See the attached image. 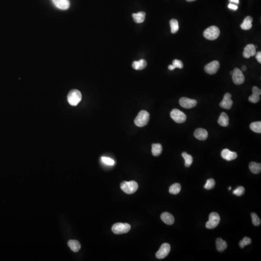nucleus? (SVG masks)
Segmentation results:
<instances>
[{
  "label": "nucleus",
  "mask_w": 261,
  "mask_h": 261,
  "mask_svg": "<svg viewBox=\"0 0 261 261\" xmlns=\"http://www.w3.org/2000/svg\"><path fill=\"white\" fill-rule=\"evenodd\" d=\"M56 7L60 9L66 10L69 8L70 3L69 0H52Z\"/></svg>",
  "instance_id": "dca6fc26"
},
{
  "label": "nucleus",
  "mask_w": 261,
  "mask_h": 261,
  "mask_svg": "<svg viewBox=\"0 0 261 261\" xmlns=\"http://www.w3.org/2000/svg\"><path fill=\"white\" fill-rule=\"evenodd\" d=\"M194 135L198 140H205L208 137V133L206 130L203 128L197 129L194 133Z\"/></svg>",
  "instance_id": "f3484780"
},
{
  "label": "nucleus",
  "mask_w": 261,
  "mask_h": 261,
  "mask_svg": "<svg viewBox=\"0 0 261 261\" xmlns=\"http://www.w3.org/2000/svg\"><path fill=\"white\" fill-rule=\"evenodd\" d=\"M163 151L162 145L159 143L153 144L152 145V153L154 156H159L161 155Z\"/></svg>",
  "instance_id": "a878e982"
},
{
  "label": "nucleus",
  "mask_w": 261,
  "mask_h": 261,
  "mask_svg": "<svg viewBox=\"0 0 261 261\" xmlns=\"http://www.w3.org/2000/svg\"><path fill=\"white\" fill-rule=\"evenodd\" d=\"M147 63L144 59H141L139 61H134L132 64V67L135 70H141L147 66Z\"/></svg>",
  "instance_id": "4be33fe9"
},
{
  "label": "nucleus",
  "mask_w": 261,
  "mask_h": 261,
  "mask_svg": "<svg viewBox=\"0 0 261 261\" xmlns=\"http://www.w3.org/2000/svg\"><path fill=\"white\" fill-rule=\"evenodd\" d=\"M219 66V62L217 61H214L206 65L204 67V70L209 75H214L218 72Z\"/></svg>",
  "instance_id": "9d476101"
},
{
  "label": "nucleus",
  "mask_w": 261,
  "mask_h": 261,
  "mask_svg": "<svg viewBox=\"0 0 261 261\" xmlns=\"http://www.w3.org/2000/svg\"><path fill=\"white\" fill-rule=\"evenodd\" d=\"M252 241L251 238L248 237H244L241 241L239 242V245L241 248H243L247 245H250L251 244Z\"/></svg>",
  "instance_id": "2f4dec72"
},
{
  "label": "nucleus",
  "mask_w": 261,
  "mask_h": 261,
  "mask_svg": "<svg viewBox=\"0 0 261 261\" xmlns=\"http://www.w3.org/2000/svg\"><path fill=\"white\" fill-rule=\"evenodd\" d=\"M250 129L255 133H261V121H256V122H253V123H252L250 124Z\"/></svg>",
  "instance_id": "c85d7f7f"
},
{
  "label": "nucleus",
  "mask_w": 261,
  "mask_h": 261,
  "mask_svg": "<svg viewBox=\"0 0 261 261\" xmlns=\"http://www.w3.org/2000/svg\"><path fill=\"white\" fill-rule=\"evenodd\" d=\"M216 249L219 252H222L226 249L227 244L226 242L221 238H218L216 240Z\"/></svg>",
  "instance_id": "412c9836"
},
{
  "label": "nucleus",
  "mask_w": 261,
  "mask_h": 261,
  "mask_svg": "<svg viewBox=\"0 0 261 261\" xmlns=\"http://www.w3.org/2000/svg\"><path fill=\"white\" fill-rule=\"evenodd\" d=\"M229 117L228 116L227 114L225 113L224 112H222L219 116L218 123L221 126H223V127H227L229 125Z\"/></svg>",
  "instance_id": "6ab92c4d"
},
{
  "label": "nucleus",
  "mask_w": 261,
  "mask_h": 261,
  "mask_svg": "<svg viewBox=\"0 0 261 261\" xmlns=\"http://www.w3.org/2000/svg\"><path fill=\"white\" fill-rule=\"evenodd\" d=\"M68 245L73 252H78L81 248L80 243L75 240H70L68 242Z\"/></svg>",
  "instance_id": "5701e85b"
},
{
  "label": "nucleus",
  "mask_w": 261,
  "mask_h": 261,
  "mask_svg": "<svg viewBox=\"0 0 261 261\" xmlns=\"http://www.w3.org/2000/svg\"><path fill=\"white\" fill-rule=\"evenodd\" d=\"M175 67L173 65H169L168 66V69L170 70H173L175 69Z\"/></svg>",
  "instance_id": "58836bf2"
},
{
  "label": "nucleus",
  "mask_w": 261,
  "mask_h": 261,
  "mask_svg": "<svg viewBox=\"0 0 261 261\" xmlns=\"http://www.w3.org/2000/svg\"><path fill=\"white\" fill-rule=\"evenodd\" d=\"M130 229V225L128 223H115L112 227L113 232L117 235L127 233Z\"/></svg>",
  "instance_id": "39448f33"
},
{
  "label": "nucleus",
  "mask_w": 261,
  "mask_h": 261,
  "mask_svg": "<svg viewBox=\"0 0 261 261\" xmlns=\"http://www.w3.org/2000/svg\"><path fill=\"white\" fill-rule=\"evenodd\" d=\"M180 190H181V185L179 183H176L170 186L169 192L171 194H177L179 193Z\"/></svg>",
  "instance_id": "cd10ccee"
},
{
  "label": "nucleus",
  "mask_w": 261,
  "mask_h": 261,
  "mask_svg": "<svg viewBox=\"0 0 261 261\" xmlns=\"http://www.w3.org/2000/svg\"><path fill=\"white\" fill-rule=\"evenodd\" d=\"M253 21V19L252 18V17L247 16L245 17L244 19V21L242 23L240 27L242 30H250L252 27V22Z\"/></svg>",
  "instance_id": "aec40b11"
},
{
  "label": "nucleus",
  "mask_w": 261,
  "mask_h": 261,
  "mask_svg": "<svg viewBox=\"0 0 261 261\" xmlns=\"http://www.w3.org/2000/svg\"><path fill=\"white\" fill-rule=\"evenodd\" d=\"M187 2H193L195 1L196 0H186Z\"/></svg>",
  "instance_id": "79ce46f5"
},
{
  "label": "nucleus",
  "mask_w": 261,
  "mask_h": 261,
  "mask_svg": "<svg viewBox=\"0 0 261 261\" xmlns=\"http://www.w3.org/2000/svg\"><path fill=\"white\" fill-rule=\"evenodd\" d=\"M170 25L171 28V32L172 34H175L179 30V26L177 20L172 19L170 21Z\"/></svg>",
  "instance_id": "c756f323"
},
{
  "label": "nucleus",
  "mask_w": 261,
  "mask_h": 261,
  "mask_svg": "<svg viewBox=\"0 0 261 261\" xmlns=\"http://www.w3.org/2000/svg\"><path fill=\"white\" fill-rule=\"evenodd\" d=\"M162 221L167 225H172L175 222V219L171 213L165 212L162 213L161 216Z\"/></svg>",
  "instance_id": "a211bd4d"
},
{
  "label": "nucleus",
  "mask_w": 261,
  "mask_h": 261,
  "mask_svg": "<svg viewBox=\"0 0 261 261\" xmlns=\"http://www.w3.org/2000/svg\"><path fill=\"white\" fill-rule=\"evenodd\" d=\"M241 69L243 71H246V70H247V67H246V66H245V65H243V66H242Z\"/></svg>",
  "instance_id": "ea45409f"
},
{
  "label": "nucleus",
  "mask_w": 261,
  "mask_h": 261,
  "mask_svg": "<svg viewBox=\"0 0 261 261\" xmlns=\"http://www.w3.org/2000/svg\"><path fill=\"white\" fill-rule=\"evenodd\" d=\"M229 190H230V189H231V187H229Z\"/></svg>",
  "instance_id": "c03bdc74"
},
{
  "label": "nucleus",
  "mask_w": 261,
  "mask_h": 261,
  "mask_svg": "<svg viewBox=\"0 0 261 261\" xmlns=\"http://www.w3.org/2000/svg\"><path fill=\"white\" fill-rule=\"evenodd\" d=\"M233 193L238 197H241L245 193V188L242 186H239L237 189L233 191Z\"/></svg>",
  "instance_id": "72a5a7b5"
},
{
  "label": "nucleus",
  "mask_w": 261,
  "mask_h": 261,
  "mask_svg": "<svg viewBox=\"0 0 261 261\" xmlns=\"http://www.w3.org/2000/svg\"><path fill=\"white\" fill-rule=\"evenodd\" d=\"M173 65L175 66V68H179V69H182L183 67V64L182 62L181 61L178 60H174L173 61Z\"/></svg>",
  "instance_id": "c9c22d12"
},
{
  "label": "nucleus",
  "mask_w": 261,
  "mask_h": 261,
  "mask_svg": "<svg viewBox=\"0 0 261 261\" xmlns=\"http://www.w3.org/2000/svg\"><path fill=\"white\" fill-rule=\"evenodd\" d=\"M232 75L233 83L237 85L242 84L245 82V76L241 71L238 68L234 69Z\"/></svg>",
  "instance_id": "6e6552de"
},
{
  "label": "nucleus",
  "mask_w": 261,
  "mask_h": 261,
  "mask_svg": "<svg viewBox=\"0 0 261 261\" xmlns=\"http://www.w3.org/2000/svg\"><path fill=\"white\" fill-rule=\"evenodd\" d=\"M249 168L252 173L255 174L260 173L261 171V164L255 162H251L249 164Z\"/></svg>",
  "instance_id": "393cba45"
},
{
  "label": "nucleus",
  "mask_w": 261,
  "mask_h": 261,
  "mask_svg": "<svg viewBox=\"0 0 261 261\" xmlns=\"http://www.w3.org/2000/svg\"><path fill=\"white\" fill-rule=\"evenodd\" d=\"M179 104L182 108H192L197 105V101L195 100L182 97L179 100Z\"/></svg>",
  "instance_id": "9b49d317"
},
{
  "label": "nucleus",
  "mask_w": 261,
  "mask_h": 261,
  "mask_svg": "<svg viewBox=\"0 0 261 261\" xmlns=\"http://www.w3.org/2000/svg\"><path fill=\"white\" fill-rule=\"evenodd\" d=\"M251 217H252V223L254 226H257L260 225V223H261V220L256 213H251Z\"/></svg>",
  "instance_id": "7c9ffc66"
},
{
  "label": "nucleus",
  "mask_w": 261,
  "mask_h": 261,
  "mask_svg": "<svg viewBox=\"0 0 261 261\" xmlns=\"http://www.w3.org/2000/svg\"><path fill=\"white\" fill-rule=\"evenodd\" d=\"M182 156L185 160V166L186 167H189L193 162V158L191 155L188 154L186 152H184L182 153Z\"/></svg>",
  "instance_id": "bb28decb"
},
{
  "label": "nucleus",
  "mask_w": 261,
  "mask_h": 261,
  "mask_svg": "<svg viewBox=\"0 0 261 261\" xmlns=\"http://www.w3.org/2000/svg\"><path fill=\"white\" fill-rule=\"evenodd\" d=\"M215 184L216 183H215V180L214 179H212V178H210V179L207 180V183L204 185V188L206 189H208V190L212 189L215 187Z\"/></svg>",
  "instance_id": "473e14b6"
},
{
  "label": "nucleus",
  "mask_w": 261,
  "mask_h": 261,
  "mask_svg": "<svg viewBox=\"0 0 261 261\" xmlns=\"http://www.w3.org/2000/svg\"><path fill=\"white\" fill-rule=\"evenodd\" d=\"M82 99L81 93L77 90H71L67 95L68 103L72 106H76L79 104Z\"/></svg>",
  "instance_id": "f03ea898"
},
{
  "label": "nucleus",
  "mask_w": 261,
  "mask_h": 261,
  "mask_svg": "<svg viewBox=\"0 0 261 261\" xmlns=\"http://www.w3.org/2000/svg\"><path fill=\"white\" fill-rule=\"evenodd\" d=\"M232 95L229 93H226L223 96L222 102L219 103V106L225 109H230L233 105L232 100H231Z\"/></svg>",
  "instance_id": "f8f14e48"
},
{
  "label": "nucleus",
  "mask_w": 261,
  "mask_h": 261,
  "mask_svg": "<svg viewBox=\"0 0 261 261\" xmlns=\"http://www.w3.org/2000/svg\"><path fill=\"white\" fill-rule=\"evenodd\" d=\"M233 73V71H231V72H230V74H231V75H232Z\"/></svg>",
  "instance_id": "37998d69"
},
{
  "label": "nucleus",
  "mask_w": 261,
  "mask_h": 261,
  "mask_svg": "<svg viewBox=\"0 0 261 261\" xmlns=\"http://www.w3.org/2000/svg\"><path fill=\"white\" fill-rule=\"evenodd\" d=\"M255 55L256 59L258 61V63L261 64V51H259L257 53H256Z\"/></svg>",
  "instance_id": "e433bc0d"
},
{
  "label": "nucleus",
  "mask_w": 261,
  "mask_h": 261,
  "mask_svg": "<svg viewBox=\"0 0 261 261\" xmlns=\"http://www.w3.org/2000/svg\"><path fill=\"white\" fill-rule=\"evenodd\" d=\"M230 1L232 2H236L237 4L239 3V0H230Z\"/></svg>",
  "instance_id": "a19ab883"
},
{
  "label": "nucleus",
  "mask_w": 261,
  "mask_h": 261,
  "mask_svg": "<svg viewBox=\"0 0 261 261\" xmlns=\"http://www.w3.org/2000/svg\"><path fill=\"white\" fill-rule=\"evenodd\" d=\"M252 94L248 98V100L252 103H258L260 100V95L261 94V90L256 86H254L252 89Z\"/></svg>",
  "instance_id": "4468645a"
},
{
  "label": "nucleus",
  "mask_w": 261,
  "mask_h": 261,
  "mask_svg": "<svg viewBox=\"0 0 261 261\" xmlns=\"http://www.w3.org/2000/svg\"><path fill=\"white\" fill-rule=\"evenodd\" d=\"M220 34V31L218 27L215 26H212L207 28L204 31V36L207 39L214 40L218 38Z\"/></svg>",
  "instance_id": "20e7f679"
},
{
  "label": "nucleus",
  "mask_w": 261,
  "mask_h": 261,
  "mask_svg": "<svg viewBox=\"0 0 261 261\" xmlns=\"http://www.w3.org/2000/svg\"><path fill=\"white\" fill-rule=\"evenodd\" d=\"M120 188L127 194H132L137 191L138 188V183L135 181L123 182L120 183Z\"/></svg>",
  "instance_id": "7ed1b4c3"
},
{
  "label": "nucleus",
  "mask_w": 261,
  "mask_h": 261,
  "mask_svg": "<svg viewBox=\"0 0 261 261\" xmlns=\"http://www.w3.org/2000/svg\"><path fill=\"white\" fill-rule=\"evenodd\" d=\"M256 53V50L255 46L253 44H248L244 48V51L243 52V55L246 59L253 57Z\"/></svg>",
  "instance_id": "ddd939ff"
},
{
  "label": "nucleus",
  "mask_w": 261,
  "mask_h": 261,
  "mask_svg": "<svg viewBox=\"0 0 261 261\" xmlns=\"http://www.w3.org/2000/svg\"><path fill=\"white\" fill-rule=\"evenodd\" d=\"M170 116L176 123H184L187 119L185 114L178 109H173L170 113Z\"/></svg>",
  "instance_id": "0eeeda50"
},
{
  "label": "nucleus",
  "mask_w": 261,
  "mask_h": 261,
  "mask_svg": "<svg viewBox=\"0 0 261 261\" xmlns=\"http://www.w3.org/2000/svg\"><path fill=\"white\" fill-rule=\"evenodd\" d=\"M220 222V217L218 213L212 212L209 214V220L206 224L208 229H214L217 226Z\"/></svg>",
  "instance_id": "423d86ee"
},
{
  "label": "nucleus",
  "mask_w": 261,
  "mask_h": 261,
  "mask_svg": "<svg viewBox=\"0 0 261 261\" xmlns=\"http://www.w3.org/2000/svg\"><path fill=\"white\" fill-rule=\"evenodd\" d=\"M132 16L134 22L138 23H142L144 22L145 19L146 13L144 12H140L136 14H133Z\"/></svg>",
  "instance_id": "b1692460"
},
{
  "label": "nucleus",
  "mask_w": 261,
  "mask_h": 261,
  "mask_svg": "<svg viewBox=\"0 0 261 261\" xmlns=\"http://www.w3.org/2000/svg\"><path fill=\"white\" fill-rule=\"evenodd\" d=\"M170 250L171 247L168 243H164L162 244L159 251L156 252V258L159 259H164L168 255Z\"/></svg>",
  "instance_id": "1a4fd4ad"
},
{
  "label": "nucleus",
  "mask_w": 261,
  "mask_h": 261,
  "mask_svg": "<svg viewBox=\"0 0 261 261\" xmlns=\"http://www.w3.org/2000/svg\"><path fill=\"white\" fill-rule=\"evenodd\" d=\"M221 156L226 161H230L236 159L237 157V154L235 152H231L228 149H224L222 151Z\"/></svg>",
  "instance_id": "2eb2a0df"
},
{
  "label": "nucleus",
  "mask_w": 261,
  "mask_h": 261,
  "mask_svg": "<svg viewBox=\"0 0 261 261\" xmlns=\"http://www.w3.org/2000/svg\"><path fill=\"white\" fill-rule=\"evenodd\" d=\"M228 8H230V9H233L234 10H236L237 9L238 7H237V6H236V5H232V4H229L228 5Z\"/></svg>",
  "instance_id": "4c0bfd02"
},
{
  "label": "nucleus",
  "mask_w": 261,
  "mask_h": 261,
  "mask_svg": "<svg viewBox=\"0 0 261 261\" xmlns=\"http://www.w3.org/2000/svg\"><path fill=\"white\" fill-rule=\"evenodd\" d=\"M149 120V113L145 110H141L134 119V123L138 127H142L147 125Z\"/></svg>",
  "instance_id": "f257e3e1"
},
{
  "label": "nucleus",
  "mask_w": 261,
  "mask_h": 261,
  "mask_svg": "<svg viewBox=\"0 0 261 261\" xmlns=\"http://www.w3.org/2000/svg\"><path fill=\"white\" fill-rule=\"evenodd\" d=\"M102 160L105 164L108 165H113L115 164V162L113 160L110 158L108 157H102Z\"/></svg>",
  "instance_id": "f704fd0d"
}]
</instances>
